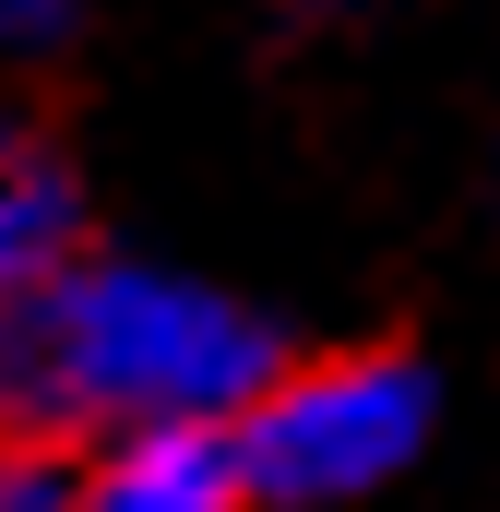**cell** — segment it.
<instances>
[{"mask_svg": "<svg viewBox=\"0 0 500 512\" xmlns=\"http://www.w3.org/2000/svg\"><path fill=\"white\" fill-rule=\"evenodd\" d=\"M274 370H286L274 334L250 322L227 286H203L179 262H84L72 251V274L24 322V405L96 417V429L239 417Z\"/></svg>", "mask_w": 500, "mask_h": 512, "instance_id": "6da1fadb", "label": "cell"}, {"mask_svg": "<svg viewBox=\"0 0 500 512\" xmlns=\"http://www.w3.org/2000/svg\"><path fill=\"white\" fill-rule=\"evenodd\" d=\"M227 429H239L250 501H298V512L370 501L429 441V370L417 358H310V370H274Z\"/></svg>", "mask_w": 500, "mask_h": 512, "instance_id": "7a4b0ae2", "label": "cell"}, {"mask_svg": "<svg viewBox=\"0 0 500 512\" xmlns=\"http://www.w3.org/2000/svg\"><path fill=\"white\" fill-rule=\"evenodd\" d=\"M72 512H250L239 429H227V417H143V429H108V453L72 465Z\"/></svg>", "mask_w": 500, "mask_h": 512, "instance_id": "3957f363", "label": "cell"}, {"mask_svg": "<svg viewBox=\"0 0 500 512\" xmlns=\"http://www.w3.org/2000/svg\"><path fill=\"white\" fill-rule=\"evenodd\" d=\"M84 227H72V167L24 131H0V405H24V322L36 298L72 274Z\"/></svg>", "mask_w": 500, "mask_h": 512, "instance_id": "277c9868", "label": "cell"}, {"mask_svg": "<svg viewBox=\"0 0 500 512\" xmlns=\"http://www.w3.org/2000/svg\"><path fill=\"white\" fill-rule=\"evenodd\" d=\"M0 512H72V465L48 441H0Z\"/></svg>", "mask_w": 500, "mask_h": 512, "instance_id": "5b68a950", "label": "cell"}, {"mask_svg": "<svg viewBox=\"0 0 500 512\" xmlns=\"http://www.w3.org/2000/svg\"><path fill=\"white\" fill-rule=\"evenodd\" d=\"M96 0H0V48H60Z\"/></svg>", "mask_w": 500, "mask_h": 512, "instance_id": "8992f818", "label": "cell"}]
</instances>
